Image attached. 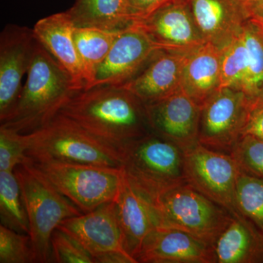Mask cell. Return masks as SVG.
<instances>
[{"instance_id": "cell-5", "label": "cell", "mask_w": 263, "mask_h": 263, "mask_svg": "<svg viewBox=\"0 0 263 263\" xmlns=\"http://www.w3.org/2000/svg\"><path fill=\"white\" fill-rule=\"evenodd\" d=\"M14 173L28 218L36 262H53L52 234L62 221L83 213L27 162L16 166Z\"/></svg>"}, {"instance_id": "cell-9", "label": "cell", "mask_w": 263, "mask_h": 263, "mask_svg": "<svg viewBox=\"0 0 263 263\" xmlns=\"http://www.w3.org/2000/svg\"><path fill=\"white\" fill-rule=\"evenodd\" d=\"M186 181L213 202L237 215L235 193L240 173L230 154L197 143L184 151Z\"/></svg>"}, {"instance_id": "cell-2", "label": "cell", "mask_w": 263, "mask_h": 263, "mask_svg": "<svg viewBox=\"0 0 263 263\" xmlns=\"http://www.w3.org/2000/svg\"><path fill=\"white\" fill-rule=\"evenodd\" d=\"M75 92L70 76L37 41L18 101L0 127L21 134L32 133L60 113Z\"/></svg>"}, {"instance_id": "cell-21", "label": "cell", "mask_w": 263, "mask_h": 263, "mask_svg": "<svg viewBox=\"0 0 263 263\" xmlns=\"http://www.w3.org/2000/svg\"><path fill=\"white\" fill-rule=\"evenodd\" d=\"M212 250V263H263V234L243 216L233 215Z\"/></svg>"}, {"instance_id": "cell-25", "label": "cell", "mask_w": 263, "mask_h": 263, "mask_svg": "<svg viewBox=\"0 0 263 263\" xmlns=\"http://www.w3.org/2000/svg\"><path fill=\"white\" fill-rule=\"evenodd\" d=\"M0 218L3 226L29 235L28 218L14 171H0Z\"/></svg>"}, {"instance_id": "cell-18", "label": "cell", "mask_w": 263, "mask_h": 263, "mask_svg": "<svg viewBox=\"0 0 263 263\" xmlns=\"http://www.w3.org/2000/svg\"><path fill=\"white\" fill-rule=\"evenodd\" d=\"M114 202L126 249L136 259L147 236L160 227L155 208L149 199L129 182L125 174Z\"/></svg>"}, {"instance_id": "cell-12", "label": "cell", "mask_w": 263, "mask_h": 263, "mask_svg": "<svg viewBox=\"0 0 263 263\" xmlns=\"http://www.w3.org/2000/svg\"><path fill=\"white\" fill-rule=\"evenodd\" d=\"M37 39L32 29L8 24L0 35V122L14 108L22 79L32 63Z\"/></svg>"}, {"instance_id": "cell-11", "label": "cell", "mask_w": 263, "mask_h": 263, "mask_svg": "<svg viewBox=\"0 0 263 263\" xmlns=\"http://www.w3.org/2000/svg\"><path fill=\"white\" fill-rule=\"evenodd\" d=\"M161 50L136 23L122 31L99 65L87 89L123 86L136 77Z\"/></svg>"}, {"instance_id": "cell-13", "label": "cell", "mask_w": 263, "mask_h": 263, "mask_svg": "<svg viewBox=\"0 0 263 263\" xmlns=\"http://www.w3.org/2000/svg\"><path fill=\"white\" fill-rule=\"evenodd\" d=\"M135 23L161 51L186 53L205 43L197 28L187 0H171Z\"/></svg>"}, {"instance_id": "cell-7", "label": "cell", "mask_w": 263, "mask_h": 263, "mask_svg": "<svg viewBox=\"0 0 263 263\" xmlns=\"http://www.w3.org/2000/svg\"><path fill=\"white\" fill-rule=\"evenodd\" d=\"M151 202L160 227L182 230L211 247L233 217L187 183L170 189Z\"/></svg>"}, {"instance_id": "cell-17", "label": "cell", "mask_w": 263, "mask_h": 263, "mask_svg": "<svg viewBox=\"0 0 263 263\" xmlns=\"http://www.w3.org/2000/svg\"><path fill=\"white\" fill-rule=\"evenodd\" d=\"M32 29L38 42L70 76L76 91L84 90L86 81L74 41L75 26L67 11L41 19Z\"/></svg>"}, {"instance_id": "cell-16", "label": "cell", "mask_w": 263, "mask_h": 263, "mask_svg": "<svg viewBox=\"0 0 263 263\" xmlns=\"http://www.w3.org/2000/svg\"><path fill=\"white\" fill-rule=\"evenodd\" d=\"M137 263H212L211 246L175 228L158 227L147 236Z\"/></svg>"}, {"instance_id": "cell-1", "label": "cell", "mask_w": 263, "mask_h": 263, "mask_svg": "<svg viewBox=\"0 0 263 263\" xmlns=\"http://www.w3.org/2000/svg\"><path fill=\"white\" fill-rule=\"evenodd\" d=\"M59 114L121 152L131 142L154 132L146 104L122 86H95L76 91Z\"/></svg>"}, {"instance_id": "cell-24", "label": "cell", "mask_w": 263, "mask_h": 263, "mask_svg": "<svg viewBox=\"0 0 263 263\" xmlns=\"http://www.w3.org/2000/svg\"><path fill=\"white\" fill-rule=\"evenodd\" d=\"M121 32L96 27H75L74 41L84 70L86 81L84 89L91 84L95 71L106 58Z\"/></svg>"}, {"instance_id": "cell-14", "label": "cell", "mask_w": 263, "mask_h": 263, "mask_svg": "<svg viewBox=\"0 0 263 263\" xmlns=\"http://www.w3.org/2000/svg\"><path fill=\"white\" fill-rule=\"evenodd\" d=\"M152 130L183 151L198 143L200 109L182 90L155 103L146 104Z\"/></svg>"}, {"instance_id": "cell-15", "label": "cell", "mask_w": 263, "mask_h": 263, "mask_svg": "<svg viewBox=\"0 0 263 263\" xmlns=\"http://www.w3.org/2000/svg\"><path fill=\"white\" fill-rule=\"evenodd\" d=\"M194 21L205 43L222 49L240 35L252 18L240 0H187Z\"/></svg>"}, {"instance_id": "cell-30", "label": "cell", "mask_w": 263, "mask_h": 263, "mask_svg": "<svg viewBox=\"0 0 263 263\" xmlns=\"http://www.w3.org/2000/svg\"><path fill=\"white\" fill-rule=\"evenodd\" d=\"M51 243L53 262L95 263L92 256L83 246L60 228L53 232Z\"/></svg>"}, {"instance_id": "cell-28", "label": "cell", "mask_w": 263, "mask_h": 263, "mask_svg": "<svg viewBox=\"0 0 263 263\" xmlns=\"http://www.w3.org/2000/svg\"><path fill=\"white\" fill-rule=\"evenodd\" d=\"M36 262L30 236L0 226V263Z\"/></svg>"}, {"instance_id": "cell-23", "label": "cell", "mask_w": 263, "mask_h": 263, "mask_svg": "<svg viewBox=\"0 0 263 263\" xmlns=\"http://www.w3.org/2000/svg\"><path fill=\"white\" fill-rule=\"evenodd\" d=\"M248 53L247 77L242 92L252 108L263 106V27L257 19L246 23L241 32Z\"/></svg>"}, {"instance_id": "cell-22", "label": "cell", "mask_w": 263, "mask_h": 263, "mask_svg": "<svg viewBox=\"0 0 263 263\" xmlns=\"http://www.w3.org/2000/svg\"><path fill=\"white\" fill-rule=\"evenodd\" d=\"M67 13L76 27L120 32L135 22L128 0H76Z\"/></svg>"}, {"instance_id": "cell-6", "label": "cell", "mask_w": 263, "mask_h": 263, "mask_svg": "<svg viewBox=\"0 0 263 263\" xmlns=\"http://www.w3.org/2000/svg\"><path fill=\"white\" fill-rule=\"evenodd\" d=\"M24 162L47 180L83 214L114 201L124 178L122 167L38 161L27 157Z\"/></svg>"}, {"instance_id": "cell-26", "label": "cell", "mask_w": 263, "mask_h": 263, "mask_svg": "<svg viewBox=\"0 0 263 263\" xmlns=\"http://www.w3.org/2000/svg\"><path fill=\"white\" fill-rule=\"evenodd\" d=\"M237 214L263 234V179L240 171L235 193Z\"/></svg>"}, {"instance_id": "cell-34", "label": "cell", "mask_w": 263, "mask_h": 263, "mask_svg": "<svg viewBox=\"0 0 263 263\" xmlns=\"http://www.w3.org/2000/svg\"><path fill=\"white\" fill-rule=\"evenodd\" d=\"M248 9L252 18H258L263 14V0H240Z\"/></svg>"}, {"instance_id": "cell-19", "label": "cell", "mask_w": 263, "mask_h": 263, "mask_svg": "<svg viewBox=\"0 0 263 263\" xmlns=\"http://www.w3.org/2000/svg\"><path fill=\"white\" fill-rule=\"evenodd\" d=\"M186 53L160 51L133 80L123 86L145 104L155 103L181 89Z\"/></svg>"}, {"instance_id": "cell-27", "label": "cell", "mask_w": 263, "mask_h": 263, "mask_svg": "<svg viewBox=\"0 0 263 263\" xmlns=\"http://www.w3.org/2000/svg\"><path fill=\"white\" fill-rule=\"evenodd\" d=\"M221 53V88L242 91L247 77L248 53L241 33L222 48Z\"/></svg>"}, {"instance_id": "cell-10", "label": "cell", "mask_w": 263, "mask_h": 263, "mask_svg": "<svg viewBox=\"0 0 263 263\" xmlns=\"http://www.w3.org/2000/svg\"><path fill=\"white\" fill-rule=\"evenodd\" d=\"M252 110L242 91L220 88L200 109L199 143L211 149L230 154L243 136Z\"/></svg>"}, {"instance_id": "cell-31", "label": "cell", "mask_w": 263, "mask_h": 263, "mask_svg": "<svg viewBox=\"0 0 263 263\" xmlns=\"http://www.w3.org/2000/svg\"><path fill=\"white\" fill-rule=\"evenodd\" d=\"M26 149L23 135L0 127V171H14L25 160Z\"/></svg>"}, {"instance_id": "cell-20", "label": "cell", "mask_w": 263, "mask_h": 263, "mask_svg": "<svg viewBox=\"0 0 263 263\" xmlns=\"http://www.w3.org/2000/svg\"><path fill=\"white\" fill-rule=\"evenodd\" d=\"M221 50L209 43L185 55L181 90L202 106L221 88Z\"/></svg>"}, {"instance_id": "cell-3", "label": "cell", "mask_w": 263, "mask_h": 263, "mask_svg": "<svg viewBox=\"0 0 263 263\" xmlns=\"http://www.w3.org/2000/svg\"><path fill=\"white\" fill-rule=\"evenodd\" d=\"M22 135L26 156L32 160L122 167L120 150L62 114H57L39 129Z\"/></svg>"}, {"instance_id": "cell-32", "label": "cell", "mask_w": 263, "mask_h": 263, "mask_svg": "<svg viewBox=\"0 0 263 263\" xmlns=\"http://www.w3.org/2000/svg\"><path fill=\"white\" fill-rule=\"evenodd\" d=\"M135 21L145 18L171 0H128Z\"/></svg>"}, {"instance_id": "cell-29", "label": "cell", "mask_w": 263, "mask_h": 263, "mask_svg": "<svg viewBox=\"0 0 263 263\" xmlns=\"http://www.w3.org/2000/svg\"><path fill=\"white\" fill-rule=\"evenodd\" d=\"M230 155L241 172L263 179V141L250 136H243Z\"/></svg>"}, {"instance_id": "cell-33", "label": "cell", "mask_w": 263, "mask_h": 263, "mask_svg": "<svg viewBox=\"0 0 263 263\" xmlns=\"http://www.w3.org/2000/svg\"><path fill=\"white\" fill-rule=\"evenodd\" d=\"M243 136H250L263 141V106L252 110Z\"/></svg>"}, {"instance_id": "cell-35", "label": "cell", "mask_w": 263, "mask_h": 263, "mask_svg": "<svg viewBox=\"0 0 263 263\" xmlns=\"http://www.w3.org/2000/svg\"><path fill=\"white\" fill-rule=\"evenodd\" d=\"M257 19V20H258L259 22H260V24H262L263 27V14L261 15V16L258 17V18H253Z\"/></svg>"}, {"instance_id": "cell-4", "label": "cell", "mask_w": 263, "mask_h": 263, "mask_svg": "<svg viewBox=\"0 0 263 263\" xmlns=\"http://www.w3.org/2000/svg\"><path fill=\"white\" fill-rule=\"evenodd\" d=\"M122 152L126 177L150 200L186 183L184 151L155 132L131 142Z\"/></svg>"}, {"instance_id": "cell-8", "label": "cell", "mask_w": 263, "mask_h": 263, "mask_svg": "<svg viewBox=\"0 0 263 263\" xmlns=\"http://www.w3.org/2000/svg\"><path fill=\"white\" fill-rule=\"evenodd\" d=\"M83 246L95 263H137L126 249L115 202L72 216L58 227Z\"/></svg>"}]
</instances>
